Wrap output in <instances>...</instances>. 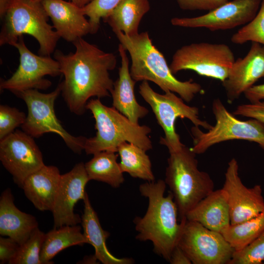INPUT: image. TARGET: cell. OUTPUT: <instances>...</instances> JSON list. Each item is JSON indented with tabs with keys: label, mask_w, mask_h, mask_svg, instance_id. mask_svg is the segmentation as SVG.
<instances>
[{
	"label": "cell",
	"mask_w": 264,
	"mask_h": 264,
	"mask_svg": "<svg viewBox=\"0 0 264 264\" xmlns=\"http://www.w3.org/2000/svg\"><path fill=\"white\" fill-rule=\"evenodd\" d=\"M95 121L96 135L86 138L84 150L87 154L103 151L117 152L124 142L133 143L146 151L153 148L149 134L151 129L131 121L115 108L107 107L99 98L91 99L86 105Z\"/></svg>",
	"instance_id": "cell-5"
},
{
	"label": "cell",
	"mask_w": 264,
	"mask_h": 264,
	"mask_svg": "<svg viewBox=\"0 0 264 264\" xmlns=\"http://www.w3.org/2000/svg\"><path fill=\"white\" fill-rule=\"evenodd\" d=\"M264 231V210L257 216L243 222L230 225L221 233L235 251L250 244Z\"/></svg>",
	"instance_id": "cell-28"
},
{
	"label": "cell",
	"mask_w": 264,
	"mask_h": 264,
	"mask_svg": "<svg viewBox=\"0 0 264 264\" xmlns=\"http://www.w3.org/2000/svg\"><path fill=\"white\" fill-rule=\"evenodd\" d=\"M89 181L83 162L76 164L69 172L61 175L51 211L54 228L81 223L82 218L74 213V208L79 200L84 199L85 187Z\"/></svg>",
	"instance_id": "cell-16"
},
{
	"label": "cell",
	"mask_w": 264,
	"mask_h": 264,
	"mask_svg": "<svg viewBox=\"0 0 264 264\" xmlns=\"http://www.w3.org/2000/svg\"><path fill=\"white\" fill-rule=\"evenodd\" d=\"M185 218L221 233L231 225L226 192L222 188L214 190L189 211Z\"/></svg>",
	"instance_id": "cell-21"
},
{
	"label": "cell",
	"mask_w": 264,
	"mask_h": 264,
	"mask_svg": "<svg viewBox=\"0 0 264 264\" xmlns=\"http://www.w3.org/2000/svg\"><path fill=\"white\" fill-rule=\"evenodd\" d=\"M118 154L115 152L103 151L93 154V157L85 164L89 180L105 182L117 188L124 181L123 172L117 162Z\"/></svg>",
	"instance_id": "cell-26"
},
{
	"label": "cell",
	"mask_w": 264,
	"mask_h": 264,
	"mask_svg": "<svg viewBox=\"0 0 264 264\" xmlns=\"http://www.w3.org/2000/svg\"><path fill=\"white\" fill-rule=\"evenodd\" d=\"M264 77V45L256 42L243 58L233 63L227 78L222 82L228 101L232 103Z\"/></svg>",
	"instance_id": "cell-17"
},
{
	"label": "cell",
	"mask_w": 264,
	"mask_h": 264,
	"mask_svg": "<svg viewBox=\"0 0 264 264\" xmlns=\"http://www.w3.org/2000/svg\"><path fill=\"white\" fill-rule=\"evenodd\" d=\"M11 45L19 51L20 64L11 77L1 80V90L7 89L14 93L30 89H46L51 86V82L44 77H55L61 74L58 62L50 56L34 54L25 45L23 35Z\"/></svg>",
	"instance_id": "cell-12"
},
{
	"label": "cell",
	"mask_w": 264,
	"mask_h": 264,
	"mask_svg": "<svg viewBox=\"0 0 264 264\" xmlns=\"http://www.w3.org/2000/svg\"><path fill=\"white\" fill-rule=\"evenodd\" d=\"M231 41L237 44L251 41L264 45V0H262L254 18L235 33L231 37Z\"/></svg>",
	"instance_id": "cell-30"
},
{
	"label": "cell",
	"mask_w": 264,
	"mask_h": 264,
	"mask_svg": "<svg viewBox=\"0 0 264 264\" xmlns=\"http://www.w3.org/2000/svg\"><path fill=\"white\" fill-rule=\"evenodd\" d=\"M61 176L57 167L44 165L25 179L22 189L36 209L41 211H52Z\"/></svg>",
	"instance_id": "cell-20"
},
{
	"label": "cell",
	"mask_w": 264,
	"mask_h": 264,
	"mask_svg": "<svg viewBox=\"0 0 264 264\" xmlns=\"http://www.w3.org/2000/svg\"><path fill=\"white\" fill-rule=\"evenodd\" d=\"M166 187L162 179L139 186L141 195L148 199V206L144 216L136 217L133 222L137 232L136 239L151 241L154 253L169 262L177 245L182 222H177L178 210L172 193L164 196Z\"/></svg>",
	"instance_id": "cell-2"
},
{
	"label": "cell",
	"mask_w": 264,
	"mask_h": 264,
	"mask_svg": "<svg viewBox=\"0 0 264 264\" xmlns=\"http://www.w3.org/2000/svg\"><path fill=\"white\" fill-rule=\"evenodd\" d=\"M263 263L264 264V263Z\"/></svg>",
	"instance_id": "cell-41"
},
{
	"label": "cell",
	"mask_w": 264,
	"mask_h": 264,
	"mask_svg": "<svg viewBox=\"0 0 264 264\" xmlns=\"http://www.w3.org/2000/svg\"><path fill=\"white\" fill-rule=\"evenodd\" d=\"M41 3L60 38L73 43L91 34L90 24L82 8L64 0H43Z\"/></svg>",
	"instance_id": "cell-18"
},
{
	"label": "cell",
	"mask_w": 264,
	"mask_h": 264,
	"mask_svg": "<svg viewBox=\"0 0 264 264\" xmlns=\"http://www.w3.org/2000/svg\"><path fill=\"white\" fill-rule=\"evenodd\" d=\"M85 243L87 242L80 226L64 225L54 228L45 234L40 252L41 261L43 264H53L51 260L60 252L70 246Z\"/></svg>",
	"instance_id": "cell-25"
},
{
	"label": "cell",
	"mask_w": 264,
	"mask_h": 264,
	"mask_svg": "<svg viewBox=\"0 0 264 264\" xmlns=\"http://www.w3.org/2000/svg\"><path fill=\"white\" fill-rule=\"evenodd\" d=\"M224 175L222 188L228 196L231 225L250 220L263 211L264 198L261 186L257 184L249 188L243 184L235 158L228 162Z\"/></svg>",
	"instance_id": "cell-15"
},
{
	"label": "cell",
	"mask_w": 264,
	"mask_h": 264,
	"mask_svg": "<svg viewBox=\"0 0 264 264\" xmlns=\"http://www.w3.org/2000/svg\"><path fill=\"white\" fill-rule=\"evenodd\" d=\"M165 182L173 196L180 221L197 203L214 190L209 174L198 168L196 154L185 145L170 153Z\"/></svg>",
	"instance_id": "cell-6"
},
{
	"label": "cell",
	"mask_w": 264,
	"mask_h": 264,
	"mask_svg": "<svg viewBox=\"0 0 264 264\" xmlns=\"http://www.w3.org/2000/svg\"><path fill=\"white\" fill-rule=\"evenodd\" d=\"M262 1L233 0L201 16L173 18L171 23L176 26L204 27L211 31L232 29L251 22L257 14Z\"/></svg>",
	"instance_id": "cell-14"
},
{
	"label": "cell",
	"mask_w": 264,
	"mask_h": 264,
	"mask_svg": "<svg viewBox=\"0 0 264 264\" xmlns=\"http://www.w3.org/2000/svg\"><path fill=\"white\" fill-rule=\"evenodd\" d=\"M182 10L211 11L227 2L228 0H176Z\"/></svg>",
	"instance_id": "cell-34"
},
{
	"label": "cell",
	"mask_w": 264,
	"mask_h": 264,
	"mask_svg": "<svg viewBox=\"0 0 264 264\" xmlns=\"http://www.w3.org/2000/svg\"><path fill=\"white\" fill-rule=\"evenodd\" d=\"M118 51L121 64L119 68V77L114 82L113 88L110 92L112 107L131 121L137 124L139 119L146 116L149 111L136 99L134 88L136 82L131 75L126 50L120 44L118 45Z\"/></svg>",
	"instance_id": "cell-19"
},
{
	"label": "cell",
	"mask_w": 264,
	"mask_h": 264,
	"mask_svg": "<svg viewBox=\"0 0 264 264\" xmlns=\"http://www.w3.org/2000/svg\"><path fill=\"white\" fill-rule=\"evenodd\" d=\"M33 1H34V2H40V3H41V2L43 0H31Z\"/></svg>",
	"instance_id": "cell-40"
},
{
	"label": "cell",
	"mask_w": 264,
	"mask_h": 264,
	"mask_svg": "<svg viewBox=\"0 0 264 264\" xmlns=\"http://www.w3.org/2000/svg\"><path fill=\"white\" fill-rule=\"evenodd\" d=\"M61 92L59 86L53 91L44 93L30 89L14 93L26 104L28 114L21 126L22 131L33 137L46 133H55L63 139L67 146L75 153L80 154L84 148L86 137L74 136L62 126L54 110V103Z\"/></svg>",
	"instance_id": "cell-9"
},
{
	"label": "cell",
	"mask_w": 264,
	"mask_h": 264,
	"mask_svg": "<svg viewBox=\"0 0 264 264\" xmlns=\"http://www.w3.org/2000/svg\"><path fill=\"white\" fill-rule=\"evenodd\" d=\"M112 31L130 55V72L136 82H153L164 92L176 93L186 102L202 92L201 86L193 79L181 81L175 77L163 54L153 44L148 32L129 36L117 29Z\"/></svg>",
	"instance_id": "cell-3"
},
{
	"label": "cell",
	"mask_w": 264,
	"mask_h": 264,
	"mask_svg": "<svg viewBox=\"0 0 264 264\" xmlns=\"http://www.w3.org/2000/svg\"><path fill=\"white\" fill-rule=\"evenodd\" d=\"M245 97L251 103L264 99V84L253 85L243 93Z\"/></svg>",
	"instance_id": "cell-37"
},
{
	"label": "cell",
	"mask_w": 264,
	"mask_h": 264,
	"mask_svg": "<svg viewBox=\"0 0 264 264\" xmlns=\"http://www.w3.org/2000/svg\"><path fill=\"white\" fill-rule=\"evenodd\" d=\"M139 93L150 106L162 128L165 136L160 137L159 142L167 148L169 153L178 151L185 146L176 131V121L178 118H187L194 126L207 130L212 126L200 118L198 108L186 105L173 92L159 94L154 90L148 81H143L139 87Z\"/></svg>",
	"instance_id": "cell-8"
},
{
	"label": "cell",
	"mask_w": 264,
	"mask_h": 264,
	"mask_svg": "<svg viewBox=\"0 0 264 264\" xmlns=\"http://www.w3.org/2000/svg\"><path fill=\"white\" fill-rule=\"evenodd\" d=\"M264 262V231L243 249L235 251L229 264H261Z\"/></svg>",
	"instance_id": "cell-31"
},
{
	"label": "cell",
	"mask_w": 264,
	"mask_h": 264,
	"mask_svg": "<svg viewBox=\"0 0 264 264\" xmlns=\"http://www.w3.org/2000/svg\"><path fill=\"white\" fill-rule=\"evenodd\" d=\"M235 61L234 53L227 44L201 42L177 49L169 67L174 75L181 70H191L222 82L228 77Z\"/></svg>",
	"instance_id": "cell-10"
},
{
	"label": "cell",
	"mask_w": 264,
	"mask_h": 264,
	"mask_svg": "<svg viewBox=\"0 0 264 264\" xmlns=\"http://www.w3.org/2000/svg\"><path fill=\"white\" fill-rule=\"evenodd\" d=\"M2 21L0 45H11L23 34L30 35L38 42L39 54L50 56L60 38L41 3L31 0H0Z\"/></svg>",
	"instance_id": "cell-4"
},
{
	"label": "cell",
	"mask_w": 264,
	"mask_h": 264,
	"mask_svg": "<svg viewBox=\"0 0 264 264\" xmlns=\"http://www.w3.org/2000/svg\"><path fill=\"white\" fill-rule=\"evenodd\" d=\"M83 201L84 212L81 218L83 233L87 243L90 244L94 248L95 258L103 264H132L134 261L132 259L118 258L109 251L106 242L110 234L102 228L87 192Z\"/></svg>",
	"instance_id": "cell-23"
},
{
	"label": "cell",
	"mask_w": 264,
	"mask_h": 264,
	"mask_svg": "<svg viewBox=\"0 0 264 264\" xmlns=\"http://www.w3.org/2000/svg\"><path fill=\"white\" fill-rule=\"evenodd\" d=\"M212 111L216 123L206 132L200 127L191 129L193 137L191 150L197 154H202L210 147L224 141L243 140L256 142L264 150V124L253 118L242 121L231 113L219 98L212 103Z\"/></svg>",
	"instance_id": "cell-7"
},
{
	"label": "cell",
	"mask_w": 264,
	"mask_h": 264,
	"mask_svg": "<svg viewBox=\"0 0 264 264\" xmlns=\"http://www.w3.org/2000/svg\"><path fill=\"white\" fill-rule=\"evenodd\" d=\"M122 0H92L82 10L89 18L91 34L96 33L99 27L100 20L106 17Z\"/></svg>",
	"instance_id": "cell-32"
},
{
	"label": "cell",
	"mask_w": 264,
	"mask_h": 264,
	"mask_svg": "<svg viewBox=\"0 0 264 264\" xmlns=\"http://www.w3.org/2000/svg\"><path fill=\"white\" fill-rule=\"evenodd\" d=\"M169 262L171 264H191L189 257L177 245L173 250Z\"/></svg>",
	"instance_id": "cell-38"
},
{
	"label": "cell",
	"mask_w": 264,
	"mask_h": 264,
	"mask_svg": "<svg viewBox=\"0 0 264 264\" xmlns=\"http://www.w3.org/2000/svg\"><path fill=\"white\" fill-rule=\"evenodd\" d=\"M233 114L255 119L264 124V101L239 105Z\"/></svg>",
	"instance_id": "cell-35"
},
{
	"label": "cell",
	"mask_w": 264,
	"mask_h": 264,
	"mask_svg": "<svg viewBox=\"0 0 264 264\" xmlns=\"http://www.w3.org/2000/svg\"><path fill=\"white\" fill-rule=\"evenodd\" d=\"M0 160L15 183L22 188L25 179L45 165L33 137L20 130L0 140Z\"/></svg>",
	"instance_id": "cell-13"
},
{
	"label": "cell",
	"mask_w": 264,
	"mask_h": 264,
	"mask_svg": "<svg viewBox=\"0 0 264 264\" xmlns=\"http://www.w3.org/2000/svg\"><path fill=\"white\" fill-rule=\"evenodd\" d=\"M73 53L65 54L56 50L54 58L60 65L64 80L58 86L70 111L81 115L87 110L88 99L110 96L114 82L109 71L117 65V57L106 52L83 38L72 43Z\"/></svg>",
	"instance_id": "cell-1"
},
{
	"label": "cell",
	"mask_w": 264,
	"mask_h": 264,
	"mask_svg": "<svg viewBox=\"0 0 264 264\" xmlns=\"http://www.w3.org/2000/svg\"><path fill=\"white\" fill-rule=\"evenodd\" d=\"M26 116L23 112L15 108L0 106V140L14 132L24 122Z\"/></svg>",
	"instance_id": "cell-33"
},
{
	"label": "cell",
	"mask_w": 264,
	"mask_h": 264,
	"mask_svg": "<svg viewBox=\"0 0 264 264\" xmlns=\"http://www.w3.org/2000/svg\"><path fill=\"white\" fill-rule=\"evenodd\" d=\"M76 5L82 8L89 3L92 0H68Z\"/></svg>",
	"instance_id": "cell-39"
},
{
	"label": "cell",
	"mask_w": 264,
	"mask_h": 264,
	"mask_svg": "<svg viewBox=\"0 0 264 264\" xmlns=\"http://www.w3.org/2000/svg\"><path fill=\"white\" fill-rule=\"evenodd\" d=\"M20 244L7 237H0V263H9L16 254Z\"/></svg>",
	"instance_id": "cell-36"
},
{
	"label": "cell",
	"mask_w": 264,
	"mask_h": 264,
	"mask_svg": "<svg viewBox=\"0 0 264 264\" xmlns=\"http://www.w3.org/2000/svg\"><path fill=\"white\" fill-rule=\"evenodd\" d=\"M149 0H122L103 21L124 34L132 36L138 34L141 19L150 10Z\"/></svg>",
	"instance_id": "cell-24"
},
{
	"label": "cell",
	"mask_w": 264,
	"mask_h": 264,
	"mask_svg": "<svg viewBox=\"0 0 264 264\" xmlns=\"http://www.w3.org/2000/svg\"><path fill=\"white\" fill-rule=\"evenodd\" d=\"M45 234L38 227L32 233L28 239L20 245L17 252L9 262V264H43L40 252Z\"/></svg>",
	"instance_id": "cell-29"
},
{
	"label": "cell",
	"mask_w": 264,
	"mask_h": 264,
	"mask_svg": "<svg viewBox=\"0 0 264 264\" xmlns=\"http://www.w3.org/2000/svg\"><path fill=\"white\" fill-rule=\"evenodd\" d=\"M182 222L177 245L193 264H229L235 251L221 233L195 221Z\"/></svg>",
	"instance_id": "cell-11"
},
{
	"label": "cell",
	"mask_w": 264,
	"mask_h": 264,
	"mask_svg": "<svg viewBox=\"0 0 264 264\" xmlns=\"http://www.w3.org/2000/svg\"><path fill=\"white\" fill-rule=\"evenodd\" d=\"M11 189L0 197V235L11 238L20 245L24 243L38 227L35 217L20 210L15 205Z\"/></svg>",
	"instance_id": "cell-22"
},
{
	"label": "cell",
	"mask_w": 264,
	"mask_h": 264,
	"mask_svg": "<svg viewBox=\"0 0 264 264\" xmlns=\"http://www.w3.org/2000/svg\"><path fill=\"white\" fill-rule=\"evenodd\" d=\"M146 152L133 143L124 142L121 144L117 152L120 157L119 165L122 172L134 178L149 182L154 181L152 163Z\"/></svg>",
	"instance_id": "cell-27"
}]
</instances>
